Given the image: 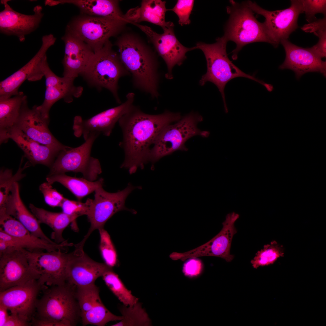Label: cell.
Returning <instances> with one entry per match:
<instances>
[{"instance_id":"obj_16","label":"cell","mask_w":326,"mask_h":326,"mask_svg":"<svg viewBox=\"0 0 326 326\" xmlns=\"http://www.w3.org/2000/svg\"><path fill=\"white\" fill-rule=\"evenodd\" d=\"M75 246V250L69 253L66 270V283L76 287L94 284L97 278L113 269L105 263L90 258L84 252V246L78 243Z\"/></svg>"},{"instance_id":"obj_6","label":"cell","mask_w":326,"mask_h":326,"mask_svg":"<svg viewBox=\"0 0 326 326\" xmlns=\"http://www.w3.org/2000/svg\"><path fill=\"white\" fill-rule=\"evenodd\" d=\"M109 40L100 49L94 53L82 75L91 85L107 89L117 102L121 103L118 94V83L123 77L131 76Z\"/></svg>"},{"instance_id":"obj_12","label":"cell","mask_w":326,"mask_h":326,"mask_svg":"<svg viewBox=\"0 0 326 326\" xmlns=\"http://www.w3.org/2000/svg\"><path fill=\"white\" fill-rule=\"evenodd\" d=\"M239 217V215L235 212L228 213L222 223V229L212 239L189 251L173 252L170 255V257L174 260L185 261L190 258L213 256L223 258L227 262H231L234 257L230 254L231 243L234 235L237 232L235 224Z\"/></svg>"},{"instance_id":"obj_13","label":"cell","mask_w":326,"mask_h":326,"mask_svg":"<svg viewBox=\"0 0 326 326\" xmlns=\"http://www.w3.org/2000/svg\"><path fill=\"white\" fill-rule=\"evenodd\" d=\"M24 250L30 267L38 274L37 281L43 289L66 283L69 253L61 250L45 252Z\"/></svg>"},{"instance_id":"obj_3","label":"cell","mask_w":326,"mask_h":326,"mask_svg":"<svg viewBox=\"0 0 326 326\" xmlns=\"http://www.w3.org/2000/svg\"><path fill=\"white\" fill-rule=\"evenodd\" d=\"M76 287L66 283L44 289L37 300L33 316L58 323L61 326L76 325L81 316Z\"/></svg>"},{"instance_id":"obj_26","label":"cell","mask_w":326,"mask_h":326,"mask_svg":"<svg viewBox=\"0 0 326 326\" xmlns=\"http://www.w3.org/2000/svg\"><path fill=\"white\" fill-rule=\"evenodd\" d=\"M9 139L16 143L33 165L40 164L50 167L60 152L32 139L15 125L8 130L1 143Z\"/></svg>"},{"instance_id":"obj_38","label":"cell","mask_w":326,"mask_h":326,"mask_svg":"<svg viewBox=\"0 0 326 326\" xmlns=\"http://www.w3.org/2000/svg\"><path fill=\"white\" fill-rule=\"evenodd\" d=\"M301 29L306 32L313 33L319 38L318 43L310 47L311 50L319 58L326 57V16L322 19H317L304 25Z\"/></svg>"},{"instance_id":"obj_17","label":"cell","mask_w":326,"mask_h":326,"mask_svg":"<svg viewBox=\"0 0 326 326\" xmlns=\"http://www.w3.org/2000/svg\"><path fill=\"white\" fill-rule=\"evenodd\" d=\"M135 97L134 93L129 92L126 95V101L120 105L104 110L88 119L83 120L79 116H75L73 126L74 135L77 137L82 136L85 140L90 133L94 132L109 136L116 123L133 105Z\"/></svg>"},{"instance_id":"obj_22","label":"cell","mask_w":326,"mask_h":326,"mask_svg":"<svg viewBox=\"0 0 326 326\" xmlns=\"http://www.w3.org/2000/svg\"><path fill=\"white\" fill-rule=\"evenodd\" d=\"M99 292V289L95 284L76 287V294L83 326L91 324L103 326L110 321L123 318L122 316L115 315L107 309L101 299Z\"/></svg>"},{"instance_id":"obj_9","label":"cell","mask_w":326,"mask_h":326,"mask_svg":"<svg viewBox=\"0 0 326 326\" xmlns=\"http://www.w3.org/2000/svg\"><path fill=\"white\" fill-rule=\"evenodd\" d=\"M100 134L96 132L90 133L85 142L78 147L66 146L58 154L50 167L48 175L79 172L85 178L95 181L102 169L98 159L91 157V153L93 143Z\"/></svg>"},{"instance_id":"obj_7","label":"cell","mask_w":326,"mask_h":326,"mask_svg":"<svg viewBox=\"0 0 326 326\" xmlns=\"http://www.w3.org/2000/svg\"><path fill=\"white\" fill-rule=\"evenodd\" d=\"M203 120V117L199 114L191 112L174 124L166 126L158 136L150 149L149 161L154 164L176 151H186L188 149L185 143L193 136L208 137L209 132L201 131L197 126Z\"/></svg>"},{"instance_id":"obj_32","label":"cell","mask_w":326,"mask_h":326,"mask_svg":"<svg viewBox=\"0 0 326 326\" xmlns=\"http://www.w3.org/2000/svg\"><path fill=\"white\" fill-rule=\"evenodd\" d=\"M47 181L51 184L57 182L68 189L76 197L78 201L94 192L97 188L103 185L102 178L95 181H89L84 177H77L68 176L65 174L48 175Z\"/></svg>"},{"instance_id":"obj_27","label":"cell","mask_w":326,"mask_h":326,"mask_svg":"<svg viewBox=\"0 0 326 326\" xmlns=\"http://www.w3.org/2000/svg\"><path fill=\"white\" fill-rule=\"evenodd\" d=\"M74 80L63 77H58L53 81L46 85V90L43 102L37 108L42 117L49 119V111L56 101L63 99L69 103L73 101V97H78L82 94L83 90L81 86L74 85Z\"/></svg>"},{"instance_id":"obj_14","label":"cell","mask_w":326,"mask_h":326,"mask_svg":"<svg viewBox=\"0 0 326 326\" xmlns=\"http://www.w3.org/2000/svg\"><path fill=\"white\" fill-rule=\"evenodd\" d=\"M1 228L6 233L2 238L7 247L11 250L25 249L31 252L66 250L72 246L67 240L58 244L51 243L32 234L17 219L11 216L0 220Z\"/></svg>"},{"instance_id":"obj_46","label":"cell","mask_w":326,"mask_h":326,"mask_svg":"<svg viewBox=\"0 0 326 326\" xmlns=\"http://www.w3.org/2000/svg\"><path fill=\"white\" fill-rule=\"evenodd\" d=\"M8 310L4 306L0 304V326H4L8 318Z\"/></svg>"},{"instance_id":"obj_20","label":"cell","mask_w":326,"mask_h":326,"mask_svg":"<svg viewBox=\"0 0 326 326\" xmlns=\"http://www.w3.org/2000/svg\"><path fill=\"white\" fill-rule=\"evenodd\" d=\"M43 289L36 279L0 292V304L11 313L30 322L34 316L39 293Z\"/></svg>"},{"instance_id":"obj_43","label":"cell","mask_w":326,"mask_h":326,"mask_svg":"<svg viewBox=\"0 0 326 326\" xmlns=\"http://www.w3.org/2000/svg\"><path fill=\"white\" fill-rule=\"evenodd\" d=\"M39 189L47 205L53 207H60L65 198L53 188L52 184L47 182H44L40 186Z\"/></svg>"},{"instance_id":"obj_37","label":"cell","mask_w":326,"mask_h":326,"mask_svg":"<svg viewBox=\"0 0 326 326\" xmlns=\"http://www.w3.org/2000/svg\"><path fill=\"white\" fill-rule=\"evenodd\" d=\"M284 255L283 246L274 240L270 244L265 245L263 249L258 251L251 263L254 268L257 269L259 267L273 264Z\"/></svg>"},{"instance_id":"obj_15","label":"cell","mask_w":326,"mask_h":326,"mask_svg":"<svg viewBox=\"0 0 326 326\" xmlns=\"http://www.w3.org/2000/svg\"><path fill=\"white\" fill-rule=\"evenodd\" d=\"M132 24L145 34L156 51L164 60L168 69L165 75L167 79L172 78L173 68L176 65L182 64L186 58V53L197 49L196 46L191 48L185 47L179 42L174 34V24L163 29L164 32L161 34L156 33L147 26L139 24Z\"/></svg>"},{"instance_id":"obj_41","label":"cell","mask_w":326,"mask_h":326,"mask_svg":"<svg viewBox=\"0 0 326 326\" xmlns=\"http://www.w3.org/2000/svg\"><path fill=\"white\" fill-rule=\"evenodd\" d=\"M91 200L88 199L85 203H82L65 198L60 207L63 213L69 215H86Z\"/></svg>"},{"instance_id":"obj_4","label":"cell","mask_w":326,"mask_h":326,"mask_svg":"<svg viewBox=\"0 0 326 326\" xmlns=\"http://www.w3.org/2000/svg\"><path fill=\"white\" fill-rule=\"evenodd\" d=\"M224 35L217 39L215 43L207 44L202 42L196 44L197 49L201 50L204 54L206 61L207 71L200 81L201 86L207 82L214 84L220 92L223 99L225 111L228 112L224 89L226 84L234 78L242 77L254 80L261 84L266 89L269 84L256 78L254 76L247 74L236 66L229 59L226 48L228 42Z\"/></svg>"},{"instance_id":"obj_10","label":"cell","mask_w":326,"mask_h":326,"mask_svg":"<svg viewBox=\"0 0 326 326\" xmlns=\"http://www.w3.org/2000/svg\"><path fill=\"white\" fill-rule=\"evenodd\" d=\"M136 188H141L129 184L122 190L110 193L104 189L103 185L98 187L94 192V198L91 200L86 215L90 227L81 241L85 243L93 231L104 228L107 221L117 213L126 210L135 213V211L126 207L125 203L129 195Z\"/></svg>"},{"instance_id":"obj_1","label":"cell","mask_w":326,"mask_h":326,"mask_svg":"<svg viewBox=\"0 0 326 326\" xmlns=\"http://www.w3.org/2000/svg\"><path fill=\"white\" fill-rule=\"evenodd\" d=\"M181 118L180 113L168 110L159 114H147L133 105L118 121L123 134L119 145L125 155L121 167L128 169L130 174L139 168L142 169L149 161L150 147L160 133Z\"/></svg>"},{"instance_id":"obj_25","label":"cell","mask_w":326,"mask_h":326,"mask_svg":"<svg viewBox=\"0 0 326 326\" xmlns=\"http://www.w3.org/2000/svg\"><path fill=\"white\" fill-rule=\"evenodd\" d=\"M61 39L65 45L63 76L74 80L82 74L94 53L85 43L67 31Z\"/></svg>"},{"instance_id":"obj_33","label":"cell","mask_w":326,"mask_h":326,"mask_svg":"<svg viewBox=\"0 0 326 326\" xmlns=\"http://www.w3.org/2000/svg\"><path fill=\"white\" fill-rule=\"evenodd\" d=\"M14 203L13 217L19 221L32 234L51 243H55L48 238L41 229L37 218L27 209L20 196L19 186L18 182L15 183L12 189Z\"/></svg>"},{"instance_id":"obj_29","label":"cell","mask_w":326,"mask_h":326,"mask_svg":"<svg viewBox=\"0 0 326 326\" xmlns=\"http://www.w3.org/2000/svg\"><path fill=\"white\" fill-rule=\"evenodd\" d=\"M59 4H73L78 7L82 14L125 21L115 0H58Z\"/></svg>"},{"instance_id":"obj_5","label":"cell","mask_w":326,"mask_h":326,"mask_svg":"<svg viewBox=\"0 0 326 326\" xmlns=\"http://www.w3.org/2000/svg\"><path fill=\"white\" fill-rule=\"evenodd\" d=\"M230 2L231 5L227 8L230 17L225 27L224 35L228 41H232L236 45L232 52L233 59H237L238 52L249 43L265 42L274 46L264 22L257 20L246 2L238 3L233 1Z\"/></svg>"},{"instance_id":"obj_8","label":"cell","mask_w":326,"mask_h":326,"mask_svg":"<svg viewBox=\"0 0 326 326\" xmlns=\"http://www.w3.org/2000/svg\"><path fill=\"white\" fill-rule=\"evenodd\" d=\"M128 23L124 20L82 14L70 21L66 31L83 41L95 53L110 37L124 31Z\"/></svg>"},{"instance_id":"obj_42","label":"cell","mask_w":326,"mask_h":326,"mask_svg":"<svg viewBox=\"0 0 326 326\" xmlns=\"http://www.w3.org/2000/svg\"><path fill=\"white\" fill-rule=\"evenodd\" d=\"M194 1L178 0L174 6L168 11L174 12L178 17V23L181 26L189 24L191 21L190 15L193 7Z\"/></svg>"},{"instance_id":"obj_11","label":"cell","mask_w":326,"mask_h":326,"mask_svg":"<svg viewBox=\"0 0 326 326\" xmlns=\"http://www.w3.org/2000/svg\"><path fill=\"white\" fill-rule=\"evenodd\" d=\"M246 2L254 12L265 18L264 23L275 47H277L282 40L287 39L291 33L298 27V17L303 12L301 0H291L289 8L272 11L264 9L255 2L250 1Z\"/></svg>"},{"instance_id":"obj_44","label":"cell","mask_w":326,"mask_h":326,"mask_svg":"<svg viewBox=\"0 0 326 326\" xmlns=\"http://www.w3.org/2000/svg\"><path fill=\"white\" fill-rule=\"evenodd\" d=\"M203 268V264L200 260L197 258H190L184 263L182 271L186 277L193 278L200 275Z\"/></svg>"},{"instance_id":"obj_2","label":"cell","mask_w":326,"mask_h":326,"mask_svg":"<svg viewBox=\"0 0 326 326\" xmlns=\"http://www.w3.org/2000/svg\"><path fill=\"white\" fill-rule=\"evenodd\" d=\"M115 45L118 48L122 62L132 76L133 86L152 98H158L160 76L155 52L134 33L124 31Z\"/></svg>"},{"instance_id":"obj_31","label":"cell","mask_w":326,"mask_h":326,"mask_svg":"<svg viewBox=\"0 0 326 326\" xmlns=\"http://www.w3.org/2000/svg\"><path fill=\"white\" fill-rule=\"evenodd\" d=\"M29 207L40 224H45L52 229L51 238L58 244L65 241L62 236L63 231L70 223L75 222L76 219L79 217L77 215H69L63 212L49 211L31 203Z\"/></svg>"},{"instance_id":"obj_24","label":"cell","mask_w":326,"mask_h":326,"mask_svg":"<svg viewBox=\"0 0 326 326\" xmlns=\"http://www.w3.org/2000/svg\"><path fill=\"white\" fill-rule=\"evenodd\" d=\"M286 53L284 62L279 67L281 69H289L295 73L297 79L309 72H318L326 76V62L322 60L310 48L298 46L287 39L282 40Z\"/></svg>"},{"instance_id":"obj_45","label":"cell","mask_w":326,"mask_h":326,"mask_svg":"<svg viewBox=\"0 0 326 326\" xmlns=\"http://www.w3.org/2000/svg\"><path fill=\"white\" fill-rule=\"evenodd\" d=\"M30 322L25 320L18 315L11 313L4 326H31Z\"/></svg>"},{"instance_id":"obj_35","label":"cell","mask_w":326,"mask_h":326,"mask_svg":"<svg viewBox=\"0 0 326 326\" xmlns=\"http://www.w3.org/2000/svg\"><path fill=\"white\" fill-rule=\"evenodd\" d=\"M102 277L107 287L124 305L132 306L138 302V299L126 287L113 269L105 272Z\"/></svg>"},{"instance_id":"obj_18","label":"cell","mask_w":326,"mask_h":326,"mask_svg":"<svg viewBox=\"0 0 326 326\" xmlns=\"http://www.w3.org/2000/svg\"><path fill=\"white\" fill-rule=\"evenodd\" d=\"M56 38L52 34L43 36L41 46L35 55L26 64L0 83V97L9 98L18 94V89L26 80H40L44 76L42 65L49 48L53 45Z\"/></svg>"},{"instance_id":"obj_19","label":"cell","mask_w":326,"mask_h":326,"mask_svg":"<svg viewBox=\"0 0 326 326\" xmlns=\"http://www.w3.org/2000/svg\"><path fill=\"white\" fill-rule=\"evenodd\" d=\"M38 278L30 267L24 249L0 254V292Z\"/></svg>"},{"instance_id":"obj_28","label":"cell","mask_w":326,"mask_h":326,"mask_svg":"<svg viewBox=\"0 0 326 326\" xmlns=\"http://www.w3.org/2000/svg\"><path fill=\"white\" fill-rule=\"evenodd\" d=\"M166 2L161 0H142L140 7L129 9L123 16L128 23L139 24L146 21L161 27L162 29L173 24L165 21L166 12L168 11Z\"/></svg>"},{"instance_id":"obj_34","label":"cell","mask_w":326,"mask_h":326,"mask_svg":"<svg viewBox=\"0 0 326 326\" xmlns=\"http://www.w3.org/2000/svg\"><path fill=\"white\" fill-rule=\"evenodd\" d=\"M27 98L22 91L12 97H0V139L8 130L14 125L23 102Z\"/></svg>"},{"instance_id":"obj_30","label":"cell","mask_w":326,"mask_h":326,"mask_svg":"<svg viewBox=\"0 0 326 326\" xmlns=\"http://www.w3.org/2000/svg\"><path fill=\"white\" fill-rule=\"evenodd\" d=\"M23 159L16 173L13 175L11 169H2L0 174V218L11 216L14 209V201L12 189L14 184L23 178L25 174L22 171L29 166L28 162L21 167Z\"/></svg>"},{"instance_id":"obj_40","label":"cell","mask_w":326,"mask_h":326,"mask_svg":"<svg viewBox=\"0 0 326 326\" xmlns=\"http://www.w3.org/2000/svg\"><path fill=\"white\" fill-rule=\"evenodd\" d=\"M303 12L305 14L306 20L311 23L317 18L315 15L318 13L323 14L326 16V1L302 0Z\"/></svg>"},{"instance_id":"obj_23","label":"cell","mask_w":326,"mask_h":326,"mask_svg":"<svg viewBox=\"0 0 326 326\" xmlns=\"http://www.w3.org/2000/svg\"><path fill=\"white\" fill-rule=\"evenodd\" d=\"M8 0H2L4 8L0 12V31L8 36H15L23 42L25 36L38 27L43 17V8L40 5L34 7V14L27 15L14 10L8 4Z\"/></svg>"},{"instance_id":"obj_36","label":"cell","mask_w":326,"mask_h":326,"mask_svg":"<svg viewBox=\"0 0 326 326\" xmlns=\"http://www.w3.org/2000/svg\"><path fill=\"white\" fill-rule=\"evenodd\" d=\"M119 310L123 318L120 321L111 326H150L151 320L141 304L137 302L128 307L123 305Z\"/></svg>"},{"instance_id":"obj_21","label":"cell","mask_w":326,"mask_h":326,"mask_svg":"<svg viewBox=\"0 0 326 326\" xmlns=\"http://www.w3.org/2000/svg\"><path fill=\"white\" fill-rule=\"evenodd\" d=\"M37 106L30 109L26 98L14 125L32 139L60 152L66 146L60 142L52 134L48 127L49 119L42 117Z\"/></svg>"},{"instance_id":"obj_39","label":"cell","mask_w":326,"mask_h":326,"mask_svg":"<svg viewBox=\"0 0 326 326\" xmlns=\"http://www.w3.org/2000/svg\"><path fill=\"white\" fill-rule=\"evenodd\" d=\"M100 235V249L105 263L113 267L117 261V252L108 232L104 228L98 229Z\"/></svg>"}]
</instances>
